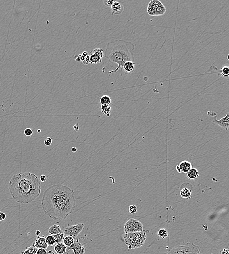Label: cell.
I'll list each match as a JSON object with an SVG mask.
<instances>
[{"label": "cell", "mask_w": 229, "mask_h": 254, "mask_svg": "<svg viewBox=\"0 0 229 254\" xmlns=\"http://www.w3.org/2000/svg\"><path fill=\"white\" fill-rule=\"evenodd\" d=\"M74 192L62 184H53L43 193L41 206L46 215L54 220H63L75 207Z\"/></svg>", "instance_id": "1"}, {"label": "cell", "mask_w": 229, "mask_h": 254, "mask_svg": "<svg viewBox=\"0 0 229 254\" xmlns=\"http://www.w3.org/2000/svg\"><path fill=\"white\" fill-rule=\"evenodd\" d=\"M8 190L13 199L20 204H28L37 199L41 192V183L36 174L21 173L10 180Z\"/></svg>", "instance_id": "2"}, {"label": "cell", "mask_w": 229, "mask_h": 254, "mask_svg": "<svg viewBox=\"0 0 229 254\" xmlns=\"http://www.w3.org/2000/svg\"><path fill=\"white\" fill-rule=\"evenodd\" d=\"M135 45L131 42L124 40H116L109 42L107 45L104 56L109 62L117 64L115 70L109 72V74L115 73L122 68L124 64L127 61L135 62L133 51Z\"/></svg>", "instance_id": "3"}, {"label": "cell", "mask_w": 229, "mask_h": 254, "mask_svg": "<svg viewBox=\"0 0 229 254\" xmlns=\"http://www.w3.org/2000/svg\"><path fill=\"white\" fill-rule=\"evenodd\" d=\"M123 238L128 249H136L143 245L146 240L147 236L145 232H137L125 234Z\"/></svg>", "instance_id": "4"}, {"label": "cell", "mask_w": 229, "mask_h": 254, "mask_svg": "<svg viewBox=\"0 0 229 254\" xmlns=\"http://www.w3.org/2000/svg\"><path fill=\"white\" fill-rule=\"evenodd\" d=\"M200 248L193 243H188L184 245H179L173 248L164 254H199Z\"/></svg>", "instance_id": "5"}, {"label": "cell", "mask_w": 229, "mask_h": 254, "mask_svg": "<svg viewBox=\"0 0 229 254\" xmlns=\"http://www.w3.org/2000/svg\"><path fill=\"white\" fill-rule=\"evenodd\" d=\"M166 9L160 1L158 0L151 1L148 5L147 12L150 16H161L166 12Z\"/></svg>", "instance_id": "6"}, {"label": "cell", "mask_w": 229, "mask_h": 254, "mask_svg": "<svg viewBox=\"0 0 229 254\" xmlns=\"http://www.w3.org/2000/svg\"><path fill=\"white\" fill-rule=\"evenodd\" d=\"M125 234L143 231V226L141 222L134 218L128 220L124 225Z\"/></svg>", "instance_id": "7"}, {"label": "cell", "mask_w": 229, "mask_h": 254, "mask_svg": "<svg viewBox=\"0 0 229 254\" xmlns=\"http://www.w3.org/2000/svg\"><path fill=\"white\" fill-rule=\"evenodd\" d=\"M84 227V223H78L76 225L68 226L63 230V233L67 236H70L74 239L77 237L78 235L82 231Z\"/></svg>", "instance_id": "8"}, {"label": "cell", "mask_w": 229, "mask_h": 254, "mask_svg": "<svg viewBox=\"0 0 229 254\" xmlns=\"http://www.w3.org/2000/svg\"><path fill=\"white\" fill-rule=\"evenodd\" d=\"M104 56V51L102 49L97 48L93 49L90 52L89 63L97 64L102 62V59Z\"/></svg>", "instance_id": "9"}, {"label": "cell", "mask_w": 229, "mask_h": 254, "mask_svg": "<svg viewBox=\"0 0 229 254\" xmlns=\"http://www.w3.org/2000/svg\"><path fill=\"white\" fill-rule=\"evenodd\" d=\"M213 122L217 124L222 129L228 130L229 128V114L228 113L226 116L220 120H217L216 116L213 117Z\"/></svg>", "instance_id": "10"}, {"label": "cell", "mask_w": 229, "mask_h": 254, "mask_svg": "<svg viewBox=\"0 0 229 254\" xmlns=\"http://www.w3.org/2000/svg\"><path fill=\"white\" fill-rule=\"evenodd\" d=\"M72 250L74 254H85L86 248L78 239L74 241V246L72 247L67 248V251Z\"/></svg>", "instance_id": "11"}, {"label": "cell", "mask_w": 229, "mask_h": 254, "mask_svg": "<svg viewBox=\"0 0 229 254\" xmlns=\"http://www.w3.org/2000/svg\"><path fill=\"white\" fill-rule=\"evenodd\" d=\"M192 168L191 163L188 161L184 160L177 165L176 169L179 173H186Z\"/></svg>", "instance_id": "12"}, {"label": "cell", "mask_w": 229, "mask_h": 254, "mask_svg": "<svg viewBox=\"0 0 229 254\" xmlns=\"http://www.w3.org/2000/svg\"><path fill=\"white\" fill-rule=\"evenodd\" d=\"M32 245L37 249H46L48 247L47 244L46 243V238L44 236H38L36 240L33 244Z\"/></svg>", "instance_id": "13"}, {"label": "cell", "mask_w": 229, "mask_h": 254, "mask_svg": "<svg viewBox=\"0 0 229 254\" xmlns=\"http://www.w3.org/2000/svg\"><path fill=\"white\" fill-rule=\"evenodd\" d=\"M111 9H112V15H119L123 12V5L120 3L117 2H114L113 4L111 6Z\"/></svg>", "instance_id": "14"}, {"label": "cell", "mask_w": 229, "mask_h": 254, "mask_svg": "<svg viewBox=\"0 0 229 254\" xmlns=\"http://www.w3.org/2000/svg\"><path fill=\"white\" fill-rule=\"evenodd\" d=\"M135 62L132 61H127L124 64L122 69L126 73H130L133 72L135 68Z\"/></svg>", "instance_id": "15"}, {"label": "cell", "mask_w": 229, "mask_h": 254, "mask_svg": "<svg viewBox=\"0 0 229 254\" xmlns=\"http://www.w3.org/2000/svg\"><path fill=\"white\" fill-rule=\"evenodd\" d=\"M54 249L57 254H64L67 252V247L63 243H56Z\"/></svg>", "instance_id": "16"}, {"label": "cell", "mask_w": 229, "mask_h": 254, "mask_svg": "<svg viewBox=\"0 0 229 254\" xmlns=\"http://www.w3.org/2000/svg\"><path fill=\"white\" fill-rule=\"evenodd\" d=\"M186 176L188 179L190 180H195L199 176V172L198 170L195 168L192 167L189 171L186 173Z\"/></svg>", "instance_id": "17"}, {"label": "cell", "mask_w": 229, "mask_h": 254, "mask_svg": "<svg viewBox=\"0 0 229 254\" xmlns=\"http://www.w3.org/2000/svg\"><path fill=\"white\" fill-rule=\"evenodd\" d=\"M63 232L60 226L58 225L54 224L50 227L49 229V233L51 235L54 236Z\"/></svg>", "instance_id": "18"}, {"label": "cell", "mask_w": 229, "mask_h": 254, "mask_svg": "<svg viewBox=\"0 0 229 254\" xmlns=\"http://www.w3.org/2000/svg\"><path fill=\"white\" fill-rule=\"evenodd\" d=\"M74 238L70 236H66L63 239V244L67 246V248L72 247L74 244Z\"/></svg>", "instance_id": "19"}, {"label": "cell", "mask_w": 229, "mask_h": 254, "mask_svg": "<svg viewBox=\"0 0 229 254\" xmlns=\"http://www.w3.org/2000/svg\"><path fill=\"white\" fill-rule=\"evenodd\" d=\"M100 103H101V105L109 106V105L111 104V99L109 96L105 95L101 97L100 99Z\"/></svg>", "instance_id": "20"}, {"label": "cell", "mask_w": 229, "mask_h": 254, "mask_svg": "<svg viewBox=\"0 0 229 254\" xmlns=\"http://www.w3.org/2000/svg\"><path fill=\"white\" fill-rule=\"evenodd\" d=\"M181 197L183 199H190L192 196V192L188 188H184L180 191Z\"/></svg>", "instance_id": "21"}, {"label": "cell", "mask_w": 229, "mask_h": 254, "mask_svg": "<svg viewBox=\"0 0 229 254\" xmlns=\"http://www.w3.org/2000/svg\"><path fill=\"white\" fill-rule=\"evenodd\" d=\"M38 249L33 245L27 247L24 251L22 252L21 254H36Z\"/></svg>", "instance_id": "22"}, {"label": "cell", "mask_w": 229, "mask_h": 254, "mask_svg": "<svg viewBox=\"0 0 229 254\" xmlns=\"http://www.w3.org/2000/svg\"><path fill=\"white\" fill-rule=\"evenodd\" d=\"M46 241L47 246L52 247L56 244L55 239L53 236L49 235L46 238Z\"/></svg>", "instance_id": "23"}, {"label": "cell", "mask_w": 229, "mask_h": 254, "mask_svg": "<svg viewBox=\"0 0 229 254\" xmlns=\"http://www.w3.org/2000/svg\"><path fill=\"white\" fill-rule=\"evenodd\" d=\"M220 73L222 76L227 77L229 76V68L228 66L223 67L220 70Z\"/></svg>", "instance_id": "24"}, {"label": "cell", "mask_w": 229, "mask_h": 254, "mask_svg": "<svg viewBox=\"0 0 229 254\" xmlns=\"http://www.w3.org/2000/svg\"><path fill=\"white\" fill-rule=\"evenodd\" d=\"M65 234L63 232L62 233H60L58 234L54 235L53 236L55 238L56 241V244L58 243H63V239L65 238Z\"/></svg>", "instance_id": "25"}, {"label": "cell", "mask_w": 229, "mask_h": 254, "mask_svg": "<svg viewBox=\"0 0 229 254\" xmlns=\"http://www.w3.org/2000/svg\"><path fill=\"white\" fill-rule=\"evenodd\" d=\"M101 111L103 114L107 116H110V112L111 111V107L109 106H103L102 105L101 107Z\"/></svg>", "instance_id": "26"}, {"label": "cell", "mask_w": 229, "mask_h": 254, "mask_svg": "<svg viewBox=\"0 0 229 254\" xmlns=\"http://www.w3.org/2000/svg\"><path fill=\"white\" fill-rule=\"evenodd\" d=\"M157 234L158 236H160L162 239H165L166 238H167L168 236L167 231L163 228L159 230L158 231Z\"/></svg>", "instance_id": "27"}, {"label": "cell", "mask_w": 229, "mask_h": 254, "mask_svg": "<svg viewBox=\"0 0 229 254\" xmlns=\"http://www.w3.org/2000/svg\"><path fill=\"white\" fill-rule=\"evenodd\" d=\"M128 210H129L130 213L131 214L136 213L137 211V207L135 205H130V206L129 207Z\"/></svg>", "instance_id": "28"}, {"label": "cell", "mask_w": 229, "mask_h": 254, "mask_svg": "<svg viewBox=\"0 0 229 254\" xmlns=\"http://www.w3.org/2000/svg\"><path fill=\"white\" fill-rule=\"evenodd\" d=\"M24 134L27 136H30L33 134V132L30 128H27L24 130Z\"/></svg>", "instance_id": "29"}, {"label": "cell", "mask_w": 229, "mask_h": 254, "mask_svg": "<svg viewBox=\"0 0 229 254\" xmlns=\"http://www.w3.org/2000/svg\"><path fill=\"white\" fill-rule=\"evenodd\" d=\"M114 1L113 0H105L104 1V5L107 7H111L113 4Z\"/></svg>", "instance_id": "30"}, {"label": "cell", "mask_w": 229, "mask_h": 254, "mask_svg": "<svg viewBox=\"0 0 229 254\" xmlns=\"http://www.w3.org/2000/svg\"><path fill=\"white\" fill-rule=\"evenodd\" d=\"M52 143V140L51 137H47L44 141V144L46 146H50Z\"/></svg>", "instance_id": "31"}, {"label": "cell", "mask_w": 229, "mask_h": 254, "mask_svg": "<svg viewBox=\"0 0 229 254\" xmlns=\"http://www.w3.org/2000/svg\"><path fill=\"white\" fill-rule=\"evenodd\" d=\"M36 254H48V253L46 249L41 248V249H38Z\"/></svg>", "instance_id": "32"}, {"label": "cell", "mask_w": 229, "mask_h": 254, "mask_svg": "<svg viewBox=\"0 0 229 254\" xmlns=\"http://www.w3.org/2000/svg\"><path fill=\"white\" fill-rule=\"evenodd\" d=\"M83 63L85 65H88L89 63V56L88 55L85 57L84 60L83 61Z\"/></svg>", "instance_id": "33"}, {"label": "cell", "mask_w": 229, "mask_h": 254, "mask_svg": "<svg viewBox=\"0 0 229 254\" xmlns=\"http://www.w3.org/2000/svg\"><path fill=\"white\" fill-rule=\"evenodd\" d=\"M40 181L42 182H46L47 181V176L45 175H42L40 178Z\"/></svg>", "instance_id": "34"}, {"label": "cell", "mask_w": 229, "mask_h": 254, "mask_svg": "<svg viewBox=\"0 0 229 254\" xmlns=\"http://www.w3.org/2000/svg\"><path fill=\"white\" fill-rule=\"evenodd\" d=\"M220 254H229V250L226 248L222 249L220 252Z\"/></svg>", "instance_id": "35"}, {"label": "cell", "mask_w": 229, "mask_h": 254, "mask_svg": "<svg viewBox=\"0 0 229 254\" xmlns=\"http://www.w3.org/2000/svg\"><path fill=\"white\" fill-rule=\"evenodd\" d=\"M74 60H75L76 62H81L79 55H76L74 56Z\"/></svg>", "instance_id": "36"}, {"label": "cell", "mask_w": 229, "mask_h": 254, "mask_svg": "<svg viewBox=\"0 0 229 254\" xmlns=\"http://www.w3.org/2000/svg\"><path fill=\"white\" fill-rule=\"evenodd\" d=\"M73 128H74V130H75V131H76V132H77V131H78V130H79V124H76V125H75L74 126V127H73Z\"/></svg>", "instance_id": "37"}, {"label": "cell", "mask_w": 229, "mask_h": 254, "mask_svg": "<svg viewBox=\"0 0 229 254\" xmlns=\"http://www.w3.org/2000/svg\"><path fill=\"white\" fill-rule=\"evenodd\" d=\"M79 56L80 58V61H81V62H83V61L84 60L85 57H84V56H83L82 54H80Z\"/></svg>", "instance_id": "38"}, {"label": "cell", "mask_w": 229, "mask_h": 254, "mask_svg": "<svg viewBox=\"0 0 229 254\" xmlns=\"http://www.w3.org/2000/svg\"><path fill=\"white\" fill-rule=\"evenodd\" d=\"M1 218H2L3 220H5V218H6V215H5V213H1Z\"/></svg>", "instance_id": "39"}, {"label": "cell", "mask_w": 229, "mask_h": 254, "mask_svg": "<svg viewBox=\"0 0 229 254\" xmlns=\"http://www.w3.org/2000/svg\"><path fill=\"white\" fill-rule=\"evenodd\" d=\"M72 151L73 152V153H75V152H76L77 151V149L76 148V147H72Z\"/></svg>", "instance_id": "40"}, {"label": "cell", "mask_w": 229, "mask_h": 254, "mask_svg": "<svg viewBox=\"0 0 229 254\" xmlns=\"http://www.w3.org/2000/svg\"><path fill=\"white\" fill-rule=\"evenodd\" d=\"M82 55L83 56H84V57H86L87 56H88V52H86V51H84V52H83V53L82 54Z\"/></svg>", "instance_id": "41"}, {"label": "cell", "mask_w": 229, "mask_h": 254, "mask_svg": "<svg viewBox=\"0 0 229 254\" xmlns=\"http://www.w3.org/2000/svg\"><path fill=\"white\" fill-rule=\"evenodd\" d=\"M40 234V232L39 231V230H37V231L36 232V235H37V236H38V235H39Z\"/></svg>", "instance_id": "42"}, {"label": "cell", "mask_w": 229, "mask_h": 254, "mask_svg": "<svg viewBox=\"0 0 229 254\" xmlns=\"http://www.w3.org/2000/svg\"><path fill=\"white\" fill-rule=\"evenodd\" d=\"M2 220H3V219H2V218L1 217V215H0V222L2 221Z\"/></svg>", "instance_id": "43"}, {"label": "cell", "mask_w": 229, "mask_h": 254, "mask_svg": "<svg viewBox=\"0 0 229 254\" xmlns=\"http://www.w3.org/2000/svg\"><path fill=\"white\" fill-rule=\"evenodd\" d=\"M228 57H229V55H228L227 56V59L228 61H229V59H228Z\"/></svg>", "instance_id": "44"}, {"label": "cell", "mask_w": 229, "mask_h": 254, "mask_svg": "<svg viewBox=\"0 0 229 254\" xmlns=\"http://www.w3.org/2000/svg\"><path fill=\"white\" fill-rule=\"evenodd\" d=\"M38 132H41V130H38Z\"/></svg>", "instance_id": "45"}, {"label": "cell", "mask_w": 229, "mask_h": 254, "mask_svg": "<svg viewBox=\"0 0 229 254\" xmlns=\"http://www.w3.org/2000/svg\"><path fill=\"white\" fill-rule=\"evenodd\" d=\"M1 213H1V212H0V215H1Z\"/></svg>", "instance_id": "46"}, {"label": "cell", "mask_w": 229, "mask_h": 254, "mask_svg": "<svg viewBox=\"0 0 229 254\" xmlns=\"http://www.w3.org/2000/svg\"></svg>", "instance_id": "47"}]
</instances>
